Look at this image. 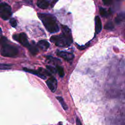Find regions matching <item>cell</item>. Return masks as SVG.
I'll list each match as a JSON object with an SVG mask.
<instances>
[{"label":"cell","instance_id":"2e32d148","mask_svg":"<svg viewBox=\"0 0 125 125\" xmlns=\"http://www.w3.org/2000/svg\"><path fill=\"white\" fill-rule=\"evenodd\" d=\"M99 11H100V13L101 16H102L103 17H106L107 16L108 13H107V12L106 11V10H105V9H104L103 7H100Z\"/></svg>","mask_w":125,"mask_h":125},{"label":"cell","instance_id":"603a6c76","mask_svg":"<svg viewBox=\"0 0 125 125\" xmlns=\"http://www.w3.org/2000/svg\"><path fill=\"white\" fill-rule=\"evenodd\" d=\"M76 124H77V125H82V123H81L80 120H79L78 118H76Z\"/></svg>","mask_w":125,"mask_h":125},{"label":"cell","instance_id":"9a60e30c","mask_svg":"<svg viewBox=\"0 0 125 125\" xmlns=\"http://www.w3.org/2000/svg\"><path fill=\"white\" fill-rule=\"evenodd\" d=\"M104 29L106 30H112L114 29V26L113 23H112V22L111 21H108L107 22L105 26H104Z\"/></svg>","mask_w":125,"mask_h":125},{"label":"cell","instance_id":"8992f818","mask_svg":"<svg viewBox=\"0 0 125 125\" xmlns=\"http://www.w3.org/2000/svg\"><path fill=\"white\" fill-rule=\"evenodd\" d=\"M46 83L48 88L52 92H55L56 91L58 86V83L57 80L54 77H51L48 79Z\"/></svg>","mask_w":125,"mask_h":125},{"label":"cell","instance_id":"5b68a950","mask_svg":"<svg viewBox=\"0 0 125 125\" xmlns=\"http://www.w3.org/2000/svg\"><path fill=\"white\" fill-rule=\"evenodd\" d=\"M14 40L19 42L21 45L25 47H28L30 43L28 42L26 35L24 33H21L19 34L14 35L13 36Z\"/></svg>","mask_w":125,"mask_h":125},{"label":"cell","instance_id":"ac0fdd59","mask_svg":"<svg viewBox=\"0 0 125 125\" xmlns=\"http://www.w3.org/2000/svg\"><path fill=\"white\" fill-rule=\"evenodd\" d=\"M11 67V65L9 64L1 63L0 65V69H10Z\"/></svg>","mask_w":125,"mask_h":125},{"label":"cell","instance_id":"ba28073f","mask_svg":"<svg viewBox=\"0 0 125 125\" xmlns=\"http://www.w3.org/2000/svg\"><path fill=\"white\" fill-rule=\"evenodd\" d=\"M23 70L25 72L35 75L42 79H45L46 78V76L44 74H43L39 69H38V70H33V69H29V68H27L26 67H24V68H23Z\"/></svg>","mask_w":125,"mask_h":125},{"label":"cell","instance_id":"7402d4cb","mask_svg":"<svg viewBox=\"0 0 125 125\" xmlns=\"http://www.w3.org/2000/svg\"><path fill=\"white\" fill-rule=\"evenodd\" d=\"M58 0H53L52 1V2H51V6L52 7H53L54 6V5L56 4V2L58 1Z\"/></svg>","mask_w":125,"mask_h":125},{"label":"cell","instance_id":"3957f363","mask_svg":"<svg viewBox=\"0 0 125 125\" xmlns=\"http://www.w3.org/2000/svg\"><path fill=\"white\" fill-rule=\"evenodd\" d=\"M7 39L2 37L0 39V54L6 57H13L18 54V49L10 44L6 43Z\"/></svg>","mask_w":125,"mask_h":125},{"label":"cell","instance_id":"8fae6325","mask_svg":"<svg viewBox=\"0 0 125 125\" xmlns=\"http://www.w3.org/2000/svg\"><path fill=\"white\" fill-rule=\"evenodd\" d=\"M37 4L39 8L46 9L49 6V1L48 0H37Z\"/></svg>","mask_w":125,"mask_h":125},{"label":"cell","instance_id":"44dd1931","mask_svg":"<svg viewBox=\"0 0 125 125\" xmlns=\"http://www.w3.org/2000/svg\"><path fill=\"white\" fill-rule=\"evenodd\" d=\"M104 4L109 5L110 4L113 0H103Z\"/></svg>","mask_w":125,"mask_h":125},{"label":"cell","instance_id":"4fadbf2b","mask_svg":"<svg viewBox=\"0 0 125 125\" xmlns=\"http://www.w3.org/2000/svg\"><path fill=\"white\" fill-rule=\"evenodd\" d=\"M56 99L59 101L60 103L62 105V106L65 110H66L68 109V106L66 105V104L65 103V102L63 100V99L62 97L57 96V97H56Z\"/></svg>","mask_w":125,"mask_h":125},{"label":"cell","instance_id":"277c9868","mask_svg":"<svg viewBox=\"0 0 125 125\" xmlns=\"http://www.w3.org/2000/svg\"><path fill=\"white\" fill-rule=\"evenodd\" d=\"M12 10L10 6L6 3L2 2L0 4V16L3 20L9 19L12 15Z\"/></svg>","mask_w":125,"mask_h":125},{"label":"cell","instance_id":"e0dca14e","mask_svg":"<svg viewBox=\"0 0 125 125\" xmlns=\"http://www.w3.org/2000/svg\"><path fill=\"white\" fill-rule=\"evenodd\" d=\"M46 58L48 60H49L50 62H53V63H59L58 62H61V61L57 59V58H53L52 57H51V56H47Z\"/></svg>","mask_w":125,"mask_h":125},{"label":"cell","instance_id":"52a82bcc","mask_svg":"<svg viewBox=\"0 0 125 125\" xmlns=\"http://www.w3.org/2000/svg\"><path fill=\"white\" fill-rule=\"evenodd\" d=\"M57 55L59 57L62 58L67 61H70L72 60L74 57V56L72 53L63 51L58 50L57 52Z\"/></svg>","mask_w":125,"mask_h":125},{"label":"cell","instance_id":"7c38bea8","mask_svg":"<svg viewBox=\"0 0 125 125\" xmlns=\"http://www.w3.org/2000/svg\"><path fill=\"white\" fill-rule=\"evenodd\" d=\"M29 50V52L33 55H36L38 52V49L35 44V42L33 41L31 44H30L29 47H28Z\"/></svg>","mask_w":125,"mask_h":125},{"label":"cell","instance_id":"ffe728a7","mask_svg":"<svg viewBox=\"0 0 125 125\" xmlns=\"http://www.w3.org/2000/svg\"><path fill=\"white\" fill-rule=\"evenodd\" d=\"M46 68L48 70V71H49L50 72H51V73H56V71H57V69L56 68L55 69L54 67L50 66V65H46Z\"/></svg>","mask_w":125,"mask_h":125},{"label":"cell","instance_id":"d6986e66","mask_svg":"<svg viewBox=\"0 0 125 125\" xmlns=\"http://www.w3.org/2000/svg\"><path fill=\"white\" fill-rule=\"evenodd\" d=\"M9 22L10 25L13 27H16L17 26V22L16 20L14 19V18H11L10 19V21H9Z\"/></svg>","mask_w":125,"mask_h":125},{"label":"cell","instance_id":"30bf717a","mask_svg":"<svg viewBox=\"0 0 125 125\" xmlns=\"http://www.w3.org/2000/svg\"><path fill=\"white\" fill-rule=\"evenodd\" d=\"M49 43L45 40H41L38 42L37 46L42 51H46L49 47Z\"/></svg>","mask_w":125,"mask_h":125},{"label":"cell","instance_id":"6da1fadb","mask_svg":"<svg viewBox=\"0 0 125 125\" xmlns=\"http://www.w3.org/2000/svg\"><path fill=\"white\" fill-rule=\"evenodd\" d=\"M62 33L52 36L50 40L56 46L60 47L69 46L73 42L70 29L66 25H62Z\"/></svg>","mask_w":125,"mask_h":125},{"label":"cell","instance_id":"5bb4252c","mask_svg":"<svg viewBox=\"0 0 125 125\" xmlns=\"http://www.w3.org/2000/svg\"><path fill=\"white\" fill-rule=\"evenodd\" d=\"M56 68L57 69V71L58 72V73L59 74V76L61 78H62L64 75V72L63 68H62V67L60 66L58 64H56Z\"/></svg>","mask_w":125,"mask_h":125},{"label":"cell","instance_id":"9c48e42d","mask_svg":"<svg viewBox=\"0 0 125 125\" xmlns=\"http://www.w3.org/2000/svg\"><path fill=\"white\" fill-rule=\"evenodd\" d=\"M95 32L96 34L99 33L102 29V24L100 17L98 16L95 17Z\"/></svg>","mask_w":125,"mask_h":125},{"label":"cell","instance_id":"7a4b0ae2","mask_svg":"<svg viewBox=\"0 0 125 125\" xmlns=\"http://www.w3.org/2000/svg\"><path fill=\"white\" fill-rule=\"evenodd\" d=\"M38 16L49 32L54 33L59 31V25L56 18L53 15L50 14L38 13Z\"/></svg>","mask_w":125,"mask_h":125}]
</instances>
